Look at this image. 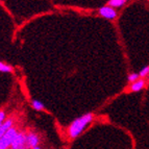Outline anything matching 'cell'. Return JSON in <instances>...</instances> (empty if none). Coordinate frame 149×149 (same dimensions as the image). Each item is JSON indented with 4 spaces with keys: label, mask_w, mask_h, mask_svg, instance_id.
Returning a JSON list of instances; mask_svg holds the SVG:
<instances>
[{
    "label": "cell",
    "mask_w": 149,
    "mask_h": 149,
    "mask_svg": "<svg viewBox=\"0 0 149 149\" xmlns=\"http://www.w3.org/2000/svg\"><path fill=\"white\" fill-rule=\"evenodd\" d=\"M93 120H94V115L92 113H87V114L76 118L74 121H72V123L68 127V130H67L68 137L72 140L76 139L77 137H79L80 134L88 128V126L92 123Z\"/></svg>",
    "instance_id": "cell-1"
},
{
    "label": "cell",
    "mask_w": 149,
    "mask_h": 149,
    "mask_svg": "<svg viewBox=\"0 0 149 149\" xmlns=\"http://www.w3.org/2000/svg\"><path fill=\"white\" fill-rule=\"evenodd\" d=\"M98 15L103 19H107L109 21H114L118 17V10L116 8L109 6V5H103L98 10Z\"/></svg>",
    "instance_id": "cell-3"
},
{
    "label": "cell",
    "mask_w": 149,
    "mask_h": 149,
    "mask_svg": "<svg viewBox=\"0 0 149 149\" xmlns=\"http://www.w3.org/2000/svg\"><path fill=\"white\" fill-rule=\"evenodd\" d=\"M14 71L13 66H10V64L0 61V72L2 73H12Z\"/></svg>",
    "instance_id": "cell-10"
},
{
    "label": "cell",
    "mask_w": 149,
    "mask_h": 149,
    "mask_svg": "<svg viewBox=\"0 0 149 149\" xmlns=\"http://www.w3.org/2000/svg\"><path fill=\"white\" fill-rule=\"evenodd\" d=\"M14 124H15V118L13 117V116L8 117L6 119H5V121L3 122V124L1 125V127H0V139H1V138H2L3 136H4V134H6L13 126H14Z\"/></svg>",
    "instance_id": "cell-7"
},
{
    "label": "cell",
    "mask_w": 149,
    "mask_h": 149,
    "mask_svg": "<svg viewBox=\"0 0 149 149\" xmlns=\"http://www.w3.org/2000/svg\"><path fill=\"white\" fill-rule=\"evenodd\" d=\"M148 82H149L148 79H146V78H140L137 81L132 82V84H129L128 91L132 93H139V92H141V91H143V90L147 87Z\"/></svg>",
    "instance_id": "cell-6"
},
{
    "label": "cell",
    "mask_w": 149,
    "mask_h": 149,
    "mask_svg": "<svg viewBox=\"0 0 149 149\" xmlns=\"http://www.w3.org/2000/svg\"><path fill=\"white\" fill-rule=\"evenodd\" d=\"M138 79H140L139 72H132L127 76V81H128V84H132V82L137 81Z\"/></svg>",
    "instance_id": "cell-11"
},
{
    "label": "cell",
    "mask_w": 149,
    "mask_h": 149,
    "mask_svg": "<svg viewBox=\"0 0 149 149\" xmlns=\"http://www.w3.org/2000/svg\"><path fill=\"white\" fill-rule=\"evenodd\" d=\"M18 132H19V130H18L17 127L13 126L12 128H10V130H8V132L0 139V149L10 148L13 142H14V140H15L16 137H17Z\"/></svg>",
    "instance_id": "cell-2"
},
{
    "label": "cell",
    "mask_w": 149,
    "mask_h": 149,
    "mask_svg": "<svg viewBox=\"0 0 149 149\" xmlns=\"http://www.w3.org/2000/svg\"><path fill=\"white\" fill-rule=\"evenodd\" d=\"M128 1L129 0H109V1H107V5L118 10V8L124 6Z\"/></svg>",
    "instance_id": "cell-8"
},
{
    "label": "cell",
    "mask_w": 149,
    "mask_h": 149,
    "mask_svg": "<svg viewBox=\"0 0 149 149\" xmlns=\"http://www.w3.org/2000/svg\"><path fill=\"white\" fill-rule=\"evenodd\" d=\"M30 104H31L32 109H35V111H38V112H41V111H43V109H45L44 103L38 99H32L31 101H30Z\"/></svg>",
    "instance_id": "cell-9"
},
{
    "label": "cell",
    "mask_w": 149,
    "mask_h": 149,
    "mask_svg": "<svg viewBox=\"0 0 149 149\" xmlns=\"http://www.w3.org/2000/svg\"><path fill=\"white\" fill-rule=\"evenodd\" d=\"M6 118H8L6 112H5L4 109H0V127H1V125L3 124V122L5 121Z\"/></svg>",
    "instance_id": "cell-12"
},
{
    "label": "cell",
    "mask_w": 149,
    "mask_h": 149,
    "mask_svg": "<svg viewBox=\"0 0 149 149\" xmlns=\"http://www.w3.org/2000/svg\"><path fill=\"white\" fill-rule=\"evenodd\" d=\"M25 138H26V145H27V149H32L35 147H38L40 144V137L39 134L35 132H28L25 134Z\"/></svg>",
    "instance_id": "cell-4"
},
{
    "label": "cell",
    "mask_w": 149,
    "mask_h": 149,
    "mask_svg": "<svg viewBox=\"0 0 149 149\" xmlns=\"http://www.w3.org/2000/svg\"><path fill=\"white\" fill-rule=\"evenodd\" d=\"M25 134H26V132H18L17 137L14 140L12 146H10V149H27Z\"/></svg>",
    "instance_id": "cell-5"
},
{
    "label": "cell",
    "mask_w": 149,
    "mask_h": 149,
    "mask_svg": "<svg viewBox=\"0 0 149 149\" xmlns=\"http://www.w3.org/2000/svg\"><path fill=\"white\" fill-rule=\"evenodd\" d=\"M32 149H41V147L38 146V147H35V148H32Z\"/></svg>",
    "instance_id": "cell-13"
}]
</instances>
